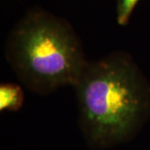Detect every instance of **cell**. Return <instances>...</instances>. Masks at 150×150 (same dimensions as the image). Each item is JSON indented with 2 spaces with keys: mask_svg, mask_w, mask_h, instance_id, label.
Segmentation results:
<instances>
[{
  "mask_svg": "<svg viewBox=\"0 0 150 150\" xmlns=\"http://www.w3.org/2000/svg\"><path fill=\"white\" fill-rule=\"evenodd\" d=\"M139 0H118L117 1V21L118 23L124 25L128 23L132 12Z\"/></svg>",
  "mask_w": 150,
  "mask_h": 150,
  "instance_id": "277c9868",
  "label": "cell"
},
{
  "mask_svg": "<svg viewBox=\"0 0 150 150\" xmlns=\"http://www.w3.org/2000/svg\"><path fill=\"white\" fill-rule=\"evenodd\" d=\"M25 94L20 85L4 83L0 86V110L17 111L23 106Z\"/></svg>",
  "mask_w": 150,
  "mask_h": 150,
  "instance_id": "3957f363",
  "label": "cell"
},
{
  "mask_svg": "<svg viewBox=\"0 0 150 150\" xmlns=\"http://www.w3.org/2000/svg\"><path fill=\"white\" fill-rule=\"evenodd\" d=\"M73 89L81 131L94 148L128 142L150 117V84L125 52L88 62Z\"/></svg>",
  "mask_w": 150,
  "mask_h": 150,
  "instance_id": "6da1fadb",
  "label": "cell"
},
{
  "mask_svg": "<svg viewBox=\"0 0 150 150\" xmlns=\"http://www.w3.org/2000/svg\"><path fill=\"white\" fill-rule=\"evenodd\" d=\"M6 58L23 85L40 95L74 87L88 64L70 23L43 10L28 12L15 25Z\"/></svg>",
  "mask_w": 150,
  "mask_h": 150,
  "instance_id": "7a4b0ae2",
  "label": "cell"
}]
</instances>
